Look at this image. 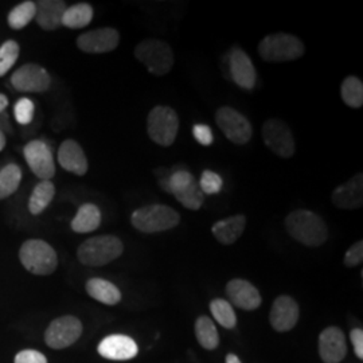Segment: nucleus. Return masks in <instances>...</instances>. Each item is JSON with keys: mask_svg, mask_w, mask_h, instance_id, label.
Instances as JSON below:
<instances>
[{"mask_svg": "<svg viewBox=\"0 0 363 363\" xmlns=\"http://www.w3.org/2000/svg\"><path fill=\"white\" fill-rule=\"evenodd\" d=\"M58 163L62 169L79 177L85 175L89 169L88 159L82 147L76 140H72V139H67L60 145Z\"/></svg>", "mask_w": 363, "mask_h": 363, "instance_id": "obj_20", "label": "nucleus"}, {"mask_svg": "<svg viewBox=\"0 0 363 363\" xmlns=\"http://www.w3.org/2000/svg\"><path fill=\"white\" fill-rule=\"evenodd\" d=\"M262 140L269 151L283 159H289L296 152L294 133L286 121L269 118L262 125Z\"/></svg>", "mask_w": 363, "mask_h": 363, "instance_id": "obj_8", "label": "nucleus"}, {"mask_svg": "<svg viewBox=\"0 0 363 363\" xmlns=\"http://www.w3.org/2000/svg\"><path fill=\"white\" fill-rule=\"evenodd\" d=\"M174 196L183 208L194 210V211L199 210L205 203V194L202 193L196 181L193 182L187 189L177 193Z\"/></svg>", "mask_w": 363, "mask_h": 363, "instance_id": "obj_33", "label": "nucleus"}, {"mask_svg": "<svg viewBox=\"0 0 363 363\" xmlns=\"http://www.w3.org/2000/svg\"><path fill=\"white\" fill-rule=\"evenodd\" d=\"M86 292L91 298L106 304V306H115L121 300V292L113 283L94 277L86 283Z\"/></svg>", "mask_w": 363, "mask_h": 363, "instance_id": "obj_24", "label": "nucleus"}, {"mask_svg": "<svg viewBox=\"0 0 363 363\" xmlns=\"http://www.w3.org/2000/svg\"><path fill=\"white\" fill-rule=\"evenodd\" d=\"M23 155L30 169L40 181H50L55 175V164L52 150L42 140H33L23 148Z\"/></svg>", "mask_w": 363, "mask_h": 363, "instance_id": "obj_12", "label": "nucleus"}, {"mask_svg": "<svg viewBox=\"0 0 363 363\" xmlns=\"http://www.w3.org/2000/svg\"><path fill=\"white\" fill-rule=\"evenodd\" d=\"M37 13L35 21L40 28L46 31H54L62 26V16L67 4L62 0H40L35 3Z\"/></svg>", "mask_w": 363, "mask_h": 363, "instance_id": "obj_21", "label": "nucleus"}, {"mask_svg": "<svg viewBox=\"0 0 363 363\" xmlns=\"http://www.w3.org/2000/svg\"><path fill=\"white\" fill-rule=\"evenodd\" d=\"M22 181V171L16 164H7L0 169V199H6L18 190Z\"/></svg>", "mask_w": 363, "mask_h": 363, "instance_id": "obj_31", "label": "nucleus"}, {"mask_svg": "<svg viewBox=\"0 0 363 363\" xmlns=\"http://www.w3.org/2000/svg\"><path fill=\"white\" fill-rule=\"evenodd\" d=\"M284 225L288 234L306 247H320L328 238L325 220L311 210H294L286 216Z\"/></svg>", "mask_w": 363, "mask_h": 363, "instance_id": "obj_1", "label": "nucleus"}, {"mask_svg": "<svg viewBox=\"0 0 363 363\" xmlns=\"http://www.w3.org/2000/svg\"><path fill=\"white\" fill-rule=\"evenodd\" d=\"M93 19V7L89 3H77L69 6L62 16V26L77 30L86 27Z\"/></svg>", "mask_w": 363, "mask_h": 363, "instance_id": "obj_26", "label": "nucleus"}, {"mask_svg": "<svg viewBox=\"0 0 363 363\" xmlns=\"http://www.w3.org/2000/svg\"><path fill=\"white\" fill-rule=\"evenodd\" d=\"M55 195V187L52 181H40L33 190L28 201V210L33 216H39L52 203Z\"/></svg>", "mask_w": 363, "mask_h": 363, "instance_id": "obj_25", "label": "nucleus"}, {"mask_svg": "<svg viewBox=\"0 0 363 363\" xmlns=\"http://www.w3.org/2000/svg\"><path fill=\"white\" fill-rule=\"evenodd\" d=\"M363 261V241H357L345 255V265L354 268L361 265Z\"/></svg>", "mask_w": 363, "mask_h": 363, "instance_id": "obj_37", "label": "nucleus"}, {"mask_svg": "<svg viewBox=\"0 0 363 363\" xmlns=\"http://www.w3.org/2000/svg\"><path fill=\"white\" fill-rule=\"evenodd\" d=\"M15 363H48V359L39 351L23 350L16 354Z\"/></svg>", "mask_w": 363, "mask_h": 363, "instance_id": "obj_39", "label": "nucleus"}, {"mask_svg": "<svg viewBox=\"0 0 363 363\" xmlns=\"http://www.w3.org/2000/svg\"><path fill=\"white\" fill-rule=\"evenodd\" d=\"M11 85L19 91L43 93L50 89L52 77L45 67L37 64H26L13 72Z\"/></svg>", "mask_w": 363, "mask_h": 363, "instance_id": "obj_11", "label": "nucleus"}, {"mask_svg": "<svg viewBox=\"0 0 363 363\" xmlns=\"http://www.w3.org/2000/svg\"><path fill=\"white\" fill-rule=\"evenodd\" d=\"M9 106V99L0 93V113L4 112V109Z\"/></svg>", "mask_w": 363, "mask_h": 363, "instance_id": "obj_41", "label": "nucleus"}, {"mask_svg": "<svg viewBox=\"0 0 363 363\" xmlns=\"http://www.w3.org/2000/svg\"><path fill=\"white\" fill-rule=\"evenodd\" d=\"M298 303L291 296L281 295L273 303L269 320L276 331L286 333L298 323Z\"/></svg>", "mask_w": 363, "mask_h": 363, "instance_id": "obj_18", "label": "nucleus"}, {"mask_svg": "<svg viewBox=\"0 0 363 363\" xmlns=\"http://www.w3.org/2000/svg\"><path fill=\"white\" fill-rule=\"evenodd\" d=\"M194 181L195 178L191 172H189L187 169H175L172 174H169V177H160L159 184L162 190L175 195L182 190L187 189Z\"/></svg>", "mask_w": 363, "mask_h": 363, "instance_id": "obj_29", "label": "nucleus"}, {"mask_svg": "<svg viewBox=\"0 0 363 363\" xmlns=\"http://www.w3.org/2000/svg\"><path fill=\"white\" fill-rule=\"evenodd\" d=\"M226 363H241V361H240V358H238L237 355L228 354V355H226Z\"/></svg>", "mask_w": 363, "mask_h": 363, "instance_id": "obj_42", "label": "nucleus"}, {"mask_svg": "<svg viewBox=\"0 0 363 363\" xmlns=\"http://www.w3.org/2000/svg\"><path fill=\"white\" fill-rule=\"evenodd\" d=\"M340 96L343 103L358 109L362 108L363 105V82L361 78L355 77V76H350L346 77L342 82L340 86Z\"/></svg>", "mask_w": 363, "mask_h": 363, "instance_id": "obj_28", "label": "nucleus"}, {"mask_svg": "<svg viewBox=\"0 0 363 363\" xmlns=\"http://www.w3.org/2000/svg\"><path fill=\"white\" fill-rule=\"evenodd\" d=\"M35 13H37L35 1L27 0L13 7L7 16V22L13 30H21V28H25L35 18Z\"/></svg>", "mask_w": 363, "mask_h": 363, "instance_id": "obj_30", "label": "nucleus"}, {"mask_svg": "<svg viewBox=\"0 0 363 363\" xmlns=\"http://www.w3.org/2000/svg\"><path fill=\"white\" fill-rule=\"evenodd\" d=\"M135 57L156 77L169 74L175 64V57L171 46L162 39H143L135 48Z\"/></svg>", "mask_w": 363, "mask_h": 363, "instance_id": "obj_4", "label": "nucleus"}, {"mask_svg": "<svg viewBox=\"0 0 363 363\" xmlns=\"http://www.w3.org/2000/svg\"><path fill=\"white\" fill-rule=\"evenodd\" d=\"M193 135L195 140L201 145L208 147L214 142V135L211 132V128L206 124H195L193 127Z\"/></svg>", "mask_w": 363, "mask_h": 363, "instance_id": "obj_38", "label": "nucleus"}, {"mask_svg": "<svg viewBox=\"0 0 363 363\" xmlns=\"http://www.w3.org/2000/svg\"><path fill=\"white\" fill-rule=\"evenodd\" d=\"M319 354L325 363L342 362L347 354L346 337L337 327H328L319 337Z\"/></svg>", "mask_w": 363, "mask_h": 363, "instance_id": "obj_16", "label": "nucleus"}, {"mask_svg": "<svg viewBox=\"0 0 363 363\" xmlns=\"http://www.w3.org/2000/svg\"><path fill=\"white\" fill-rule=\"evenodd\" d=\"M101 225V211L94 203H84L78 208L76 217L72 220V229L76 233L94 232Z\"/></svg>", "mask_w": 363, "mask_h": 363, "instance_id": "obj_23", "label": "nucleus"}, {"mask_svg": "<svg viewBox=\"0 0 363 363\" xmlns=\"http://www.w3.org/2000/svg\"><path fill=\"white\" fill-rule=\"evenodd\" d=\"M82 334V323L76 316L54 319L45 333V342L54 350H62L76 343Z\"/></svg>", "mask_w": 363, "mask_h": 363, "instance_id": "obj_10", "label": "nucleus"}, {"mask_svg": "<svg viewBox=\"0 0 363 363\" xmlns=\"http://www.w3.org/2000/svg\"><path fill=\"white\" fill-rule=\"evenodd\" d=\"M245 228L247 217L244 214H237L225 220H217L211 228V233L222 245H233L242 235Z\"/></svg>", "mask_w": 363, "mask_h": 363, "instance_id": "obj_22", "label": "nucleus"}, {"mask_svg": "<svg viewBox=\"0 0 363 363\" xmlns=\"http://www.w3.org/2000/svg\"><path fill=\"white\" fill-rule=\"evenodd\" d=\"M99 354L111 361H128L138 355L139 347L132 337L127 335H109L99 345Z\"/></svg>", "mask_w": 363, "mask_h": 363, "instance_id": "obj_17", "label": "nucleus"}, {"mask_svg": "<svg viewBox=\"0 0 363 363\" xmlns=\"http://www.w3.org/2000/svg\"><path fill=\"white\" fill-rule=\"evenodd\" d=\"M179 130L178 113L164 105L154 106L147 117V132L150 139L162 147L175 143Z\"/></svg>", "mask_w": 363, "mask_h": 363, "instance_id": "obj_6", "label": "nucleus"}, {"mask_svg": "<svg viewBox=\"0 0 363 363\" xmlns=\"http://www.w3.org/2000/svg\"><path fill=\"white\" fill-rule=\"evenodd\" d=\"M124 252V245L116 235H97L84 241L77 250L81 264L88 267H103L118 259Z\"/></svg>", "mask_w": 363, "mask_h": 363, "instance_id": "obj_5", "label": "nucleus"}, {"mask_svg": "<svg viewBox=\"0 0 363 363\" xmlns=\"http://www.w3.org/2000/svg\"><path fill=\"white\" fill-rule=\"evenodd\" d=\"M19 259L28 272L38 276L52 274L58 267V257L52 245L42 240H27L19 250Z\"/></svg>", "mask_w": 363, "mask_h": 363, "instance_id": "obj_7", "label": "nucleus"}, {"mask_svg": "<svg viewBox=\"0 0 363 363\" xmlns=\"http://www.w3.org/2000/svg\"><path fill=\"white\" fill-rule=\"evenodd\" d=\"M210 311L213 313V318L225 328H234L237 325V316L233 307L229 301L223 298H214L210 303Z\"/></svg>", "mask_w": 363, "mask_h": 363, "instance_id": "obj_32", "label": "nucleus"}, {"mask_svg": "<svg viewBox=\"0 0 363 363\" xmlns=\"http://www.w3.org/2000/svg\"><path fill=\"white\" fill-rule=\"evenodd\" d=\"M120 43V34L113 27H101L86 31L77 38V48L88 54L113 52Z\"/></svg>", "mask_w": 363, "mask_h": 363, "instance_id": "obj_13", "label": "nucleus"}, {"mask_svg": "<svg viewBox=\"0 0 363 363\" xmlns=\"http://www.w3.org/2000/svg\"><path fill=\"white\" fill-rule=\"evenodd\" d=\"M333 205L340 210H357L363 205L362 172L355 174L349 181L335 187L331 195Z\"/></svg>", "mask_w": 363, "mask_h": 363, "instance_id": "obj_15", "label": "nucleus"}, {"mask_svg": "<svg viewBox=\"0 0 363 363\" xmlns=\"http://www.w3.org/2000/svg\"><path fill=\"white\" fill-rule=\"evenodd\" d=\"M226 294L234 306L241 310L255 311L261 306L259 289L247 280L233 279L226 286Z\"/></svg>", "mask_w": 363, "mask_h": 363, "instance_id": "obj_19", "label": "nucleus"}, {"mask_svg": "<svg viewBox=\"0 0 363 363\" xmlns=\"http://www.w3.org/2000/svg\"><path fill=\"white\" fill-rule=\"evenodd\" d=\"M34 111H35L34 103L30 99L23 97L18 100L13 106V116L19 124L27 125L34 120Z\"/></svg>", "mask_w": 363, "mask_h": 363, "instance_id": "obj_36", "label": "nucleus"}, {"mask_svg": "<svg viewBox=\"0 0 363 363\" xmlns=\"http://www.w3.org/2000/svg\"><path fill=\"white\" fill-rule=\"evenodd\" d=\"M19 57V45L15 40H6L0 46V77L6 76Z\"/></svg>", "mask_w": 363, "mask_h": 363, "instance_id": "obj_34", "label": "nucleus"}, {"mask_svg": "<svg viewBox=\"0 0 363 363\" xmlns=\"http://www.w3.org/2000/svg\"><path fill=\"white\" fill-rule=\"evenodd\" d=\"M350 339L352 346H354V351H355V355L363 359V331L359 328H355L350 333Z\"/></svg>", "mask_w": 363, "mask_h": 363, "instance_id": "obj_40", "label": "nucleus"}, {"mask_svg": "<svg viewBox=\"0 0 363 363\" xmlns=\"http://www.w3.org/2000/svg\"><path fill=\"white\" fill-rule=\"evenodd\" d=\"M6 147V135L0 130V152L4 150Z\"/></svg>", "mask_w": 363, "mask_h": 363, "instance_id": "obj_43", "label": "nucleus"}, {"mask_svg": "<svg viewBox=\"0 0 363 363\" xmlns=\"http://www.w3.org/2000/svg\"><path fill=\"white\" fill-rule=\"evenodd\" d=\"M257 52L261 60L272 64L291 62L304 55V43L296 35L286 33L269 34L259 43Z\"/></svg>", "mask_w": 363, "mask_h": 363, "instance_id": "obj_3", "label": "nucleus"}, {"mask_svg": "<svg viewBox=\"0 0 363 363\" xmlns=\"http://www.w3.org/2000/svg\"><path fill=\"white\" fill-rule=\"evenodd\" d=\"M198 184L203 194L214 195L220 193L223 181L217 172L211 169H205L199 178Z\"/></svg>", "mask_w": 363, "mask_h": 363, "instance_id": "obj_35", "label": "nucleus"}, {"mask_svg": "<svg viewBox=\"0 0 363 363\" xmlns=\"http://www.w3.org/2000/svg\"><path fill=\"white\" fill-rule=\"evenodd\" d=\"M195 337L206 350H216L220 345V335L214 322L208 316H199L195 322Z\"/></svg>", "mask_w": 363, "mask_h": 363, "instance_id": "obj_27", "label": "nucleus"}, {"mask_svg": "<svg viewBox=\"0 0 363 363\" xmlns=\"http://www.w3.org/2000/svg\"><path fill=\"white\" fill-rule=\"evenodd\" d=\"M229 72L234 82L245 89L252 91L257 82V72L250 57L240 48H235L229 55Z\"/></svg>", "mask_w": 363, "mask_h": 363, "instance_id": "obj_14", "label": "nucleus"}, {"mask_svg": "<svg viewBox=\"0 0 363 363\" xmlns=\"http://www.w3.org/2000/svg\"><path fill=\"white\" fill-rule=\"evenodd\" d=\"M216 123L226 139L237 145L249 143L253 136L250 121L232 106H222L216 113Z\"/></svg>", "mask_w": 363, "mask_h": 363, "instance_id": "obj_9", "label": "nucleus"}, {"mask_svg": "<svg viewBox=\"0 0 363 363\" xmlns=\"http://www.w3.org/2000/svg\"><path fill=\"white\" fill-rule=\"evenodd\" d=\"M181 216L175 208L167 205H148L136 208L130 216V223L143 233H160L174 229L179 225Z\"/></svg>", "mask_w": 363, "mask_h": 363, "instance_id": "obj_2", "label": "nucleus"}]
</instances>
